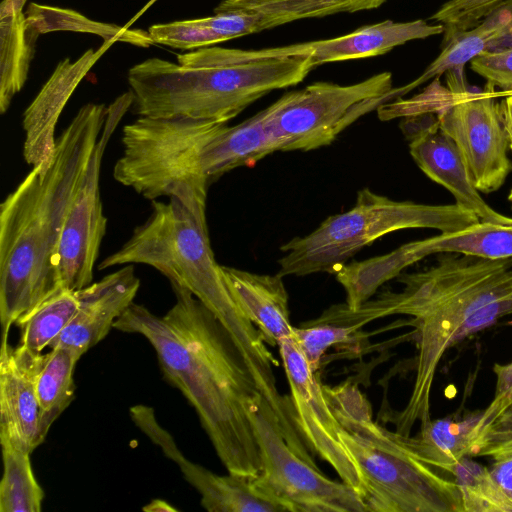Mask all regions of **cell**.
I'll return each mask as SVG.
<instances>
[{
    "mask_svg": "<svg viewBox=\"0 0 512 512\" xmlns=\"http://www.w3.org/2000/svg\"><path fill=\"white\" fill-rule=\"evenodd\" d=\"M175 302L163 315L132 303L113 328L144 336L166 381L195 409L229 473L255 476L260 453L246 411L259 392L232 338L188 289L170 282Z\"/></svg>",
    "mask_w": 512,
    "mask_h": 512,
    "instance_id": "cell-1",
    "label": "cell"
},
{
    "mask_svg": "<svg viewBox=\"0 0 512 512\" xmlns=\"http://www.w3.org/2000/svg\"><path fill=\"white\" fill-rule=\"evenodd\" d=\"M107 113L86 103L57 136L52 158L32 167L0 205L2 336L58 290L55 263L63 226Z\"/></svg>",
    "mask_w": 512,
    "mask_h": 512,
    "instance_id": "cell-2",
    "label": "cell"
},
{
    "mask_svg": "<svg viewBox=\"0 0 512 512\" xmlns=\"http://www.w3.org/2000/svg\"><path fill=\"white\" fill-rule=\"evenodd\" d=\"M398 281L404 288L390 291L393 314L411 316L418 333L414 387L396 420L397 432L409 435L416 421L431 420V390L445 352L512 313V257L444 252L429 269L401 273Z\"/></svg>",
    "mask_w": 512,
    "mask_h": 512,
    "instance_id": "cell-3",
    "label": "cell"
},
{
    "mask_svg": "<svg viewBox=\"0 0 512 512\" xmlns=\"http://www.w3.org/2000/svg\"><path fill=\"white\" fill-rule=\"evenodd\" d=\"M315 68L310 57L239 60L231 48L204 47L177 63L148 58L128 71L131 110L138 117L228 123L273 90L294 86Z\"/></svg>",
    "mask_w": 512,
    "mask_h": 512,
    "instance_id": "cell-4",
    "label": "cell"
},
{
    "mask_svg": "<svg viewBox=\"0 0 512 512\" xmlns=\"http://www.w3.org/2000/svg\"><path fill=\"white\" fill-rule=\"evenodd\" d=\"M153 200L147 220L98 265L99 270L127 264L148 265L169 282L188 289L219 320L255 378L276 363L257 327L242 312L227 285L209 238L206 202Z\"/></svg>",
    "mask_w": 512,
    "mask_h": 512,
    "instance_id": "cell-5",
    "label": "cell"
},
{
    "mask_svg": "<svg viewBox=\"0 0 512 512\" xmlns=\"http://www.w3.org/2000/svg\"><path fill=\"white\" fill-rule=\"evenodd\" d=\"M323 388L360 471L367 512H464L455 481L421 461L405 435L376 422L356 384Z\"/></svg>",
    "mask_w": 512,
    "mask_h": 512,
    "instance_id": "cell-6",
    "label": "cell"
},
{
    "mask_svg": "<svg viewBox=\"0 0 512 512\" xmlns=\"http://www.w3.org/2000/svg\"><path fill=\"white\" fill-rule=\"evenodd\" d=\"M478 221L473 212L458 203L395 201L363 188L350 210L328 217L310 234L295 237L280 247L284 256L278 260V274H335L362 248L393 231L428 228L447 233Z\"/></svg>",
    "mask_w": 512,
    "mask_h": 512,
    "instance_id": "cell-7",
    "label": "cell"
},
{
    "mask_svg": "<svg viewBox=\"0 0 512 512\" xmlns=\"http://www.w3.org/2000/svg\"><path fill=\"white\" fill-rule=\"evenodd\" d=\"M276 151L264 109L234 126L211 120H161L151 138L149 160L155 180L166 192L207 194L225 173L252 166Z\"/></svg>",
    "mask_w": 512,
    "mask_h": 512,
    "instance_id": "cell-8",
    "label": "cell"
},
{
    "mask_svg": "<svg viewBox=\"0 0 512 512\" xmlns=\"http://www.w3.org/2000/svg\"><path fill=\"white\" fill-rule=\"evenodd\" d=\"M454 80L449 90L435 81L412 98L384 103L378 117L387 121L433 113L461 151L475 187L483 193L494 192L512 171L500 101L490 84L484 91L471 92L463 88L462 75Z\"/></svg>",
    "mask_w": 512,
    "mask_h": 512,
    "instance_id": "cell-9",
    "label": "cell"
},
{
    "mask_svg": "<svg viewBox=\"0 0 512 512\" xmlns=\"http://www.w3.org/2000/svg\"><path fill=\"white\" fill-rule=\"evenodd\" d=\"M392 74L339 85L315 82L265 108V123L279 151H310L331 144L364 114L392 101Z\"/></svg>",
    "mask_w": 512,
    "mask_h": 512,
    "instance_id": "cell-10",
    "label": "cell"
},
{
    "mask_svg": "<svg viewBox=\"0 0 512 512\" xmlns=\"http://www.w3.org/2000/svg\"><path fill=\"white\" fill-rule=\"evenodd\" d=\"M246 411L260 453L261 469L253 480L261 491L289 512H367L352 487L329 479L289 446L260 392L248 399Z\"/></svg>",
    "mask_w": 512,
    "mask_h": 512,
    "instance_id": "cell-11",
    "label": "cell"
},
{
    "mask_svg": "<svg viewBox=\"0 0 512 512\" xmlns=\"http://www.w3.org/2000/svg\"><path fill=\"white\" fill-rule=\"evenodd\" d=\"M132 103L133 94L128 90L107 106L103 129L83 170L63 226L55 263L58 289L79 290L92 283L107 229L100 194L102 160L112 135Z\"/></svg>",
    "mask_w": 512,
    "mask_h": 512,
    "instance_id": "cell-12",
    "label": "cell"
},
{
    "mask_svg": "<svg viewBox=\"0 0 512 512\" xmlns=\"http://www.w3.org/2000/svg\"><path fill=\"white\" fill-rule=\"evenodd\" d=\"M277 347L288 380L294 420L303 440L362 498L360 471L343 441V427L326 399L318 372L311 369L294 336L279 340Z\"/></svg>",
    "mask_w": 512,
    "mask_h": 512,
    "instance_id": "cell-13",
    "label": "cell"
},
{
    "mask_svg": "<svg viewBox=\"0 0 512 512\" xmlns=\"http://www.w3.org/2000/svg\"><path fill=\"white\" fill-rule=\"evenodd\" d=\"M400 128L418 167L450 191L456 203L473 212L480 221L512 225V218L494 210L481 197L461 151L433 113L404 117Z\"/></svg>",
    "mask_w": 512,
    "mask_h": 512,
    "instance_id": "cell-14",
    "label": "cell"
},
{
    "mask_svg": "<svg viewBox=\"0 0 512 512\" xmlns=\"http://www.w3.org/2000/svg\"><path fill=\"white\" fill-rule=\"evenodd\" d=\"M8 336H2L0 348V443L32 453L45 440L36 396L45 353L12 346Z\"/></svg>",
    "mask_w": 512,
    "mask_h": 512,
    "instance_id": "cell-15",
    "label": "cell"
},
{
    "mask_svg": "<svg viewBox=\"0 0 512 512\" xmlns=\"http://www.w3.org/2000/svg\"><path fill=\"white\" fill-rule=\"evenodd\" d=\"M139 288L134 266L127 264L77 290L78 309L50 348L65 347L81 357L108 335L116 320L134 303Z\"/></svg>",
    "mask_w": 512,
    "mask_h": 512,
    "instance_id": "cell-16",
    "label": "cell"
},
{
    "mask_svg": "<svg viewBox=\"0 0 512 512\" xmlns=\"http://www.w3.org/2000/svg\"><path fill=\"white\" fill-rule=\"evenodd\" d=\"M102 54L89 49L76 60L60 61L23 114V157L32 167L48 162L56 143V126L78 84Z\"/></svg>",
    "mask_w": 512,
    "mask_h": 512,
    "instance_id": "cell-17",
    "label": "cell"
},
{
    "mask_svg": "<svg viewBox=\"0 0 512 512\" xmlns=\"http://www.w3.org/2000/svg\"><path fill=\"white\" fill-rule=\"evenodd\" d=\"M443 32L442 24H429L425 20H385L360 27L343 36L282 46L281 52L284 56L310 57L316 67L329 62L382 55L406 42Z\"/></svg>",
    "mask_w": 512,
    "mask_h": 512,
    "instance_id": "cell-18",
    "label": "cell"
},
{
    "mask_svg": "<svg viewBox=\"0 0 512 512\" xmlns=\"http://www.w3.org/2000/svg\"><path fill=\"white\" fill-rule=\"evenodd\" d=\"M229 290L263 340L277 346L279 340L294 336L290 321L288 293L280 274H257L222 266Z\"/></svg>",
    "mask_w": 512,
    "mask_h": 512,
    "instance_id": "cell-19",
    "label": "cell"
},
{
    "mask_svg": "<svg viewBox=\"0 0 512 512\" xmlns=\"http://www.w3.org/2000/svg\"><path fill=\"white\" fill-rule=\"evenodd\" d=\"M512 32V0H504L473 28L461 32L442 46L440 54L412 82L395 89L398 98L445 72H462L466 63L491 50Z\"/></svg>",
    "mask_w": 512,
    "mask_h": 512,
    "instance_id": "cell-20",
    "label": "cell"
},
{
    "mask_svg": "<svg viewBox=\"0 0 512 512\" xmlns=\"http://www.w3.org/2000/svg\"><path fill=\"white\" fill-rule=\"evenodd\" d=\"M350 0H223L214 13L229 12L237 37L305 18L348 12Z\"/></svg>",
    "mask_w": 512,
    "mask_h": 512,
    "instance_id": "cell-21",
    "label": "cell"
},
{
    "mask_svg": "<svg viewBox=\"0 0 512 512\" xmlns=\"http://www.w3.org/2000/svg\"><path fill=\"white\" fill-rule=\"evenodd\" d=\"M418 261L434 254L452 252L487 259L512 257V225L478 221L461 230L440 233L407 243Z\"/></svg>",
    "mask_w": 512,
    "mask_h": 512,
    "instance_id": "cell-22",
    "label": "cell"
},
{
    "mask_svg": "<svg viewBox=\"0 0 512 512\" xmlns=\"http://www.w3.org/2000/svg\"><path fill=\"white\" fill-rule=\"evenodd\" d=\"M23 11L0 16V113L23 88L38 38L26 28Z\"/></svg>",
    "mask_w": 512,
    "mask_h": 512,
    "instance_id": "cell-23",
    "label": "cell"
},
{
    "mask_svg": "<svg viewBox=\"0 0 512 512\" xmlns=\"http://www.w3.org/2000/svg\"><path fill=\"white\" fill-rule=\"evenodd\" d=\"M25 17L27 30L36 38L49 32L71 31L98 35L106 42H125L143 48L154 44L148 31L94 21L72 9L30 3Z\"/></svg>",
    "mask_w": 512,
    "mask_h": 512,
    "instance_id": "cell-24",
    "label": "cell"
},
{
    "mask_svg": "<svg viewBox=\"0 0 512 512\" xmlns=\"http://www.w3.org/2000/svg\"><path fill=\"white\" fill-rule=\"evenodd\" d=\"M478 415L463 421L431 419L415 436L405 435V441L421 461L451 473L462 458L469 456L470 433Z\"/></svg>",
    "mask_w": 512,
    "mask_h": 512,
    "instance_id": "cell-25",
    "label": "cell"
},
{
    "mask_svg": "<svg viewBox=\"0 0 512 512\" xmlns=\"http://www.w3.org/2000/svg\"><path fill=\"white\" fill-rule=\"evenodd\" d=\"M80 358L75 352L61 346L45 353L36 378L40 429L44 439L51 425L74 399V370Z\"/></svg>",
    "mask_w": 512,
    "mask_h": 512,
    "instance_id": "cell-26",
    "label": "cell"
},
{
    "mask_svg": "<svg viewBox=\"0 0 512 512\" xmlns=\"http://www.w3.org/2000/svg\"><path fill=\"white\" fill-rule=\"evenodd\" d=\"M79 305L78 291L60 288L16 322L19 345L42 353L59 338Z\"/></svg>",
    "mask_w": 512,
    "mask_h": 512,
    "instance_id": "cell-27",
    "label": "cell"
},
{
    "mask_svg": "<svg viewBox=\"0 0 512 512\" xmlns=\"http://www.w3.org/2000/svg\"><path fill=\"white\" fill-rule=\"evenodd\" d=\"M1 448L0 512H40L44 492L32 469L31 452L10 444H1Z\"/></svg>",
    "mask_w": 512,
    "mask_h": 512,
    "instance_id": "cell-28",
    "label": "cell"
},
{
    "mask_svg": "<svg viewBox=\"0 0 512 512\" xmlns=\"http://www.w3.org/2000/svg\"><path fill=\"white\" fill-rule=\"evenodd\" d=\"M450 474L460 491L464 512H512V497L490 469L470 456L462 458Z\"/></svg>",
    "mask_w": 512,
    "mask_h": 512,
    "instance_id": "cell-29",
    "label": "cell"
},
{
    "mask_svg": "<svg viewBox=\"0 0 512 512\" xmlns=\"http://www.w3.org/2000/svg\"><path fill=\"white\" fill-rule=\"evenodd\" d=\"M469 456L512 460V399L492 400L479 413L470 433Z\"/></svg>",
    "mask_w": 512,
    "mask_h": 512,
    "instance_id": "cell-30",
    "label": "cell"
},
{
    "mask_svg": "<svg viewBox=\"0 0 512 512\" xmlns=\"http://www.w3.org/2000/svg\"><path fill=\"white\" fill-rule=\"evenodd\" d=\"M356 336L341 325L314 320L294 329V338L315 372L319 371L322 358L330 347L352 343Z\"/></svg>",
    "mask_w": 512,
    "mask_h": 512,
    "instance_id": "cell-31",
    "label": "cell"
},
{
    "mask_svg": "<svg viewBox=\"0 0 512 512\" xmlns=\"http://www.w3.org/2000/svg\"><path fill=\"white\" fill-rule=\"evenodd\" d=\"M148 33L154 43L182 50H196L224 42L200 18L155 24L149 27Z\"/></svg>",
    "mask_w": 512,
    "mask_h": 512,
    "instance_id": "cell-32",
    "label": "cell"
},
{
    "mask_svg": "<svg viewBox=\"0 0 512 512\" xmlns=\"http://www.w3.org/2000/svg\"><path fill=\"white\" fill-rule=\"evenodd\" d=\"M504 0H448L430 20L444 26L442 45L480 23Z\"/></svg>",
    "mask_w": 512,
    "mask_h": 512,
    "instance_id": "cell-33",
    "label": "cell"
},
{
    "mask_svg": "<svg viewBox=\"0 0 512 512\" xmlns=\"http://www.w3.org/2000/svg\"><path fill=\"white\" fill-rule=\"evenodd\" d=\"M469 63L471 70L486 79L487 84L501 88L502 91H496L498 97L512 93V46L487 50Z\"/></svg>",
    "mask_w": 512,
    "mask_h": 512,
    "instance_id": "cell-34",
    "label": "cell"
},
{
    "mask_svg": "<svg viewBox=\"0 0 512 512\" xmlns=\"http://www.w3.org/2000/svg\"><path fill=\"white\" fill-rule=\"evenodd\" d=\"M490 472L505 492L512 497V460L494 462Z\"/></svg>",
    "mask_w": 512,
    "mask_h": 512,
    "instance_id": "cell-35",
    "label": "cell"
},
{
    "mask_svg": "<svg viewBox=\"0 0 512 512\" xmlns=\"http://www.w3.org/2000/svg\"><path fill=\"white\" fill-rule=\"evenodd\" d=\"M504 125L509 139V148L512 150V95L504 96L500 101Z\"/></svg>",
    "mask_w": 512,
    "mask_h": 512,
    "instance_id": "cell-36",
    "label": "cell"
},
{
    "mask_svg": "<svg viewBox=\"0 0 512 512\" xmlns=\"http://www.w3.org/2000/svg\"><path fill=\"white\" fill-rule=\"evenodd\" d=\"M387 0H350L348 12H357L362 10L375 9L381 6Z\"/></svg>",
    "mask_w": 512,
    "mask_h": 512,
    "instance_id": "cell-37",
    "label": "cell"
},
{
    "mask_svg": "<svg viewBox=\"0 0 512 512\" xmlns=\"http://www.w3.org/2000/svg\"><path fill=\"white\" fill-rule=\"evenodd\" d=\"M27 0H3L0 5V16L14 11H23Z\"/></svg>",
    "mask_w": 512,
    "mask_h": 512,
    "instance_id": "cell-38",
    "label": "cell"
},
{
    "mask_svg": "<svg viewBox=\"0 0 512 512\" xmlns=\"http://www.w3.org/2000/svg\"><path fill=\"white\" fill-rule=\"evenodd\" d=\"M143 510L145 511H152V512H162V511H177V509L173 506H171L169 503L163 501V500H153L148 505L143 507Z\"/></svg>",
    "mask_w": 512,
    "mask_h": 512,
    "instance_id": "cell-39",
    "label": "cell"
},
{
    "mask_svg": "<svg viewBox=\"0 0 512 512\" xmlns=\"http://www.w3.org/2000/svg\"><path fill=\"white\" fill-rule=\"evenodd\" d=\"M512 46V32L498 41L491 50Z\"/></svg>",
    "mask_w": 512,
    "mask_h": 512,
    "instance_id": "cell-40",
    "label": "cell"
},
{
    "mask_svg": "<svg viewBox=\"0 0 512 512\" xmlns=\"http://www.w3.org/2000/svg\"><path fill=\"white\" fill-rule=\"evenodd\" d=\"M508 200H509V202H510V203H511V205H512V189H511V191L509 192Z\"/></svg>",
    "mask_w": 512,
    "mask_h": 512,
    "instance_id": "cell-41",
    "label": "cell"
},
{
    "mask_svg": "<svg viewBox=\"0 0 512 512\" xmlns=\"http://www.w3.org/2000/svg\"><path fill=\"white\" fill-rule=\"evenodd\" d=\"M508 95H512V93L508 94ZM507 96V95H506Z\"/></svg>",
    "mask_w": 512,
    "mask_h": 512,
    "instance_id": "cell-42",
    "label": "cell"
}]
</instances>
